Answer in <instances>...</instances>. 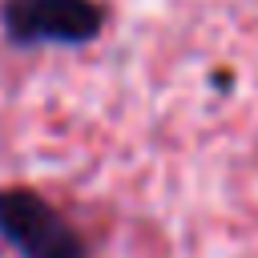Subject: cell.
Listing matches in <instances>:
<instances>
[{
  "label": "cell",
  "instance_id": "obj_1",
  "mask_svg": "<svg viewBox=\"0 0 258 258\" xmlns=\"http://www.w3.org/2000/svg\"><path fill=\"white\" fill-rule=\"evenodd\" d=\"M0 238L20 258H89L81 234L24 185L0 189Z\"/></svg>",
  "mask_w": 258,
  "mask_h": 258
},
{
  "label": "cell",
  "instance_id": "obj_2",
  "mask_svg": "<svg viewBox=\"0 0 258 258\" xmlns=\"http://www.w3.org/2000/svg\"><path fill=\"white\" fill-rule=\"evenodd\" d=\"M4 36L20 48L36 44H89L105 28L97 0H4Z\"/></svg>",
  "mask_w": 258,
  "mask_h": 258
}]
</instances>
